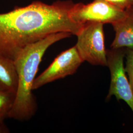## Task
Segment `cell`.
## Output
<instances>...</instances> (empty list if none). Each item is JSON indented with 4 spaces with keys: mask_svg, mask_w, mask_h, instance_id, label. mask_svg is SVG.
<instances>
[{
    "mask_svg": "<svg viewBox=\"0 0 133 133\" xmlns=\"http://www.w3.org/2000/svg\"><path fill=\"white\" fill-rule=\"evenodd\" d=\"M76 36L77 41L75 46L84 62L93 65L107 66L104 24L86 23Z\"/></svg>",
    "mask_w": 133,
    "mask_h": 133,
    "instance_id": "cell-3",
    "label": "cell"
},
{
    "mask_svg": "<svg viewBox=\"0 0 133 133\" xmlns=\"http://www.w3.org/2000/svg\"><path fill=\"white\" fill-rule=\"evenodd\" d=\"M126 11L124 18L111 24L115 32L111 49H133V8Z\"/></svg>",
    "mask_w": 133,
    "mask_h": 133,
    "instance_id": "cell-7",
    "label": "cell"
},
{
    "mask_svg": "<svg viewBox=\"0 0 133 133\" xmlns=\"http://www.w3.org/2000/svg\"><path fill=\"white\" fill-rule=\"evenodd\" d=\"M74 4L71 0H58L50 5L36 1L0 14V55L14 60L27 45L53 34L77 36L83 25L70 16Z\"/></svg>",
    "mask_w": 133,
    "mask_h": 133,
    "instance_id": "cell-1",
    "label": "cell"
},
{
    "mask_svg": "<svg viewBox=\"0 0 133 133\" xmlns=\"http://www.w3.org/2000/svg\"><path fill=\"white\" fill-rule=\"evenodd\" d=\"M18 76L14 60L0 55V90L16 94Z\"/></svg>",
    "mask_w": 133,
    "mask_h": 133,
    "instance_id": "cell-8",
    "label": "cell"
},
{
    "mask_svg": "<svg viewBox=\"0 0 133 133\" xmlns=\"http://www.w3.org/2000/svg\"><path fill=\"white\" fill-rule=\"evenodd\" d=\"M126 48L107 50V66L110 74V83L107 100L113 96L123 100L133 112V90L126 76L124 64Z\"/></svg>",
    "mask_w": 133,
    "mask_h": 133,
    "instance_id": "cell-5",
    "label": "cell"
},
{
    "mask_svg": "<svg viewBox=\"0 0 133 133\" xmlns=\"http://www.w3.org/2000/svg\"><path fill=\"white\" fill-rule=\"evenodd\" d=\"M126 65L125 69L128 76L129 81L133 90V49L126 48Z\"/></svg>",
    "mask_w": 133,
    "mask_h": 133,
    "instance_id": "cell-10",
    "label": "cell"
},
{
    "mask_svg": "<svg viewBox=\"0 0 133 133\" xmlns=\"http://www.w3.org/2000/svg\"><path fill=\"white\" fill-rule=\"evenodd\" d=\"M15 98V93L0 90V124L4 123L5 119L9 117Z\"/></svg>",
    "mask_w": 133,
    "mask_h": 133,
    "instance_id": "cell-9",
    "label": "cell"
},
{
    "mask_svg": "<svg viewBox=\"0 0 133 133\" xmlns=\"http://www.w3.org/2000/svg\"><path fill=\"white\" fill-rule=\"evenodd\" d=\"M67 32L53 34L27 45L14 60L18 76V85L14 105L9 117L24 121L35 114L37 104L32 92L33 85L43 56L54 43L71 37Z\"/></svg>",
    "mask_w": 133,
    "mask_h": 133,
    "instance_id": "cell-2",
    "label": "cell"
},
{
    "mask_svg": "<svg viewBox=\"0 0 133 133\" xmlns=\"http://www.w3.org/2000/svg\"><path fill=\"white\" fill-rule=\"evenodd\" d=\"M71 19L79 24L98 22L112 24L126 15V11L105 0H93L85 4H74L70 11Z\"/></svg>",
    "mask_w": 133,
    "mask_h": 133,
    "instance_id": "cell-4",
    "label": "cell"
},
{
    "mask_svg": "<svg viewBox=\"0 0 133 133\" xmlns=\"http://www.w3.org/2000/svg\"><path fill=\"white\" fill-rule=\"evenodd\" d=\"M124 10L133 8V0H105Z\"/></svg>",
    "mask_w": 133,
    "mask_h": 133,
    "instance_id": "cell-11",
    "label": "cell"
},
{
    "mask_svg": "<svg viewBox=\"0 0 133 133\" xmlns=\"http://www.w3.org/2000/svg\"><path fill=\"white\" fill-rule=\"evenodd\" d=\"M83 62L75 45L62 52L44 71L36 77L33 90L54 81L74 75Z\"/></svg>",
    "mask_w": 133,
    "mask_h": 133,
    "instance_id": "cell-6",
    "label": "cell"
}]
</instances>
